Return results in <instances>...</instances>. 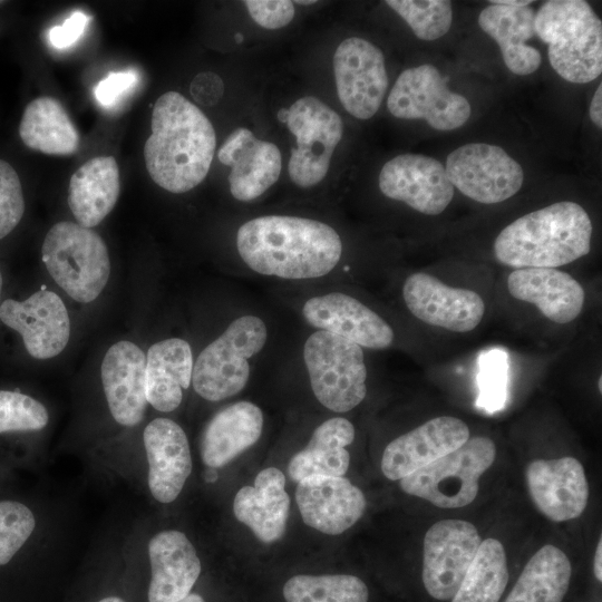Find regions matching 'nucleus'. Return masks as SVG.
Returning <instances> with one entry per match:
<instances>
[{"mask_svg": "<svg viewBox=\"0 0 602 602\" xmlns=\"http://www.w3.org/2000/svg\"><path fill=\"white\" fill-rule=\"evenodd\" d=\"M385 2L421 40L433 41L443 37L453 22V7L448 0H387Z\"/></svg>", "mask_w": 602, "mask_h": 602, "instance_id": "nucleus-36", "label": "nucleus"}, {"mask_svg": "<svg viewBox=\"0 0 602 602\" xmlns=\"http://www.w3.org/2000/svg\"><path fill=\"white\" fill-rule=\"evenodd\" d=\"M25 213L20 178L14 168L0 159V240L19 224Z\"/></svg>", "mask_w": 602, "mask_h": 602, "instance_id": "nucleus-39", "label": "nucleus"}, {"mask_svg": "<svg viewBox=\"0 0 602 602\" xmlns=\"http://www.w3.org/2000/svg\"><path fill=\"white\" fill-rule=\"evenodd\" d=\"M535 11L526 7L491 3L478 16V25L499 46L506 67L515 75L536 71L541 52L527 45L535 35Z\"/></svg>", "mask_w": 602, "mask_h": 602, "instance_id": "nucleus-28", "label": "nucleus"}, {"mask_svg": "<svg viewBox=\"0 0 602 602\" xmlns=\"http://www.w3.org/2000/svg\"><path fill=\"white\" fill-rule=\"evenodd\" d=\"M152 579L148 602H181L196 583L202 565L187 536L176 530L155 534L148 543Z\"/></svg>", "mask_w": 602, "mask_h": 602, "instance_id": "nucleus-24", "label": "nucleus"}, {"mask_svg": "<svg viewBox=\"0 0 602 602\" xmlns=\"http://www.w3.org/2000/svg\"><path fill=\"white\" fill-rule=\"evenodd\" d=\"M390 114L401 119H425L437 130L462 127L470 116V104L449 90L446 79L433 65L405 69L387 99Z\"/></svg>", "mask_w": 602, "mask_h": 602, "instance_id": "nucleus-10", "label": "nucleus"}, {"mask_svg": "<svg viewBox=\"0 0 602 602\" xmlns=\"http://www.w3.org/2000/svg\"><path fill=\"white\" fill-rule=\"evenodd\" d=\"M446 174L462 194L483 204H495L515 195L522 187L521 165L502 147L474 143L453 151L446 159Z\"/></svg>", "mask_w": 602, "mask_h": 602, "instance_id": "nucleus-11", "label": "nucleus"}, {"mask_svg": "<svg viewBox=\"0 0 602 602\" xmlns=\"http://www.w3.org/2000/svg\"><path fill=\"white\" fill-rule=\"evenodd\" d=\"M333 74L343 108L358 119L371 118L388 88L382 51L366 39L347 38L334 51Z\"/></svg>", "mask_w": 602, "mask_h": 602, "instance_id": "nucleus-12", "label": "nucleus"}, {"mask_svg": "<svg viewBox=\"0 0 602 602\" xmlns=\"http://www.w3.org/2000/svg\"><path fill=\"white\" fill-rule=\"evenodd\" d=\"M507 290L516 300L534 304L552 322L575 320L584 304L585 292L571 274L554 268H526L512 271Z\"/></svg>", "mask_w": 602, "mask_h": 602, "instance_id": "nucleus-25", "label": "nucleus"}, {"mask_svg": "<svg viewBox=\"0 0 602 602\" xmlns=\"http://www.w3.org/2000/svg\"><path fill=\"white\" fill-rule=\"evenodd\" d=\"M2 3H3V1H0V4H2Z\"/></svg>", "mask_w": 602, "mask_h": 602, "instance_id": "nucleus-55", "label": "nucleus"}, {"mask_svg": "<svg viewBox=\"0 0 602 602\" xmlns=\"http://www.w3.org/2000/svg\"><path fill=\"white\" fill-rule=\"evenodd\" d=\"M591 237L586 211L575 202H556L504 227L494 242V254L499 263L515 270L556 269L589 254Z\"/></svg>", "mask_w": 602, "mask_h": 602, "instance_id": "nucleus-3", "label": "nucleus"}, {"mask_svg": "<svg viewBox=\"0 0 602 602\" xmlns=\"http://www.w3.org/2000/svg\"><path fill=\"white\" fill-rule=\"evenodd\" d=\"M190 91L196 103L208 107L221 100L224 93V84L219 75L204 71L194 77Z\"/></svg>", "mask_w": 602, "mask_h": 602, "instance_id": "nucleus-44", "label": "nucleus"}, {"mask_svg": "<svg viewBox=\"0 0 602 602\" xmlns=\"http://www.w3.org/2000/svg\"><path fill=\"white\" fill-rule=\"evenodd\" d=\"M219 161L231 167L230 192L241 202L261 196L278 179L282 169L279 147L268 140L258 139L247 128L233 130L217 153Z\"/></svg>", "mask_w": 602, "mask_h": 602, "instance_id": "nucleus-21", "label": "nucleus"}, {"mask_svg": "<svg viewBox=\"0 0 602 602\" xmlns=\"http://www.w3.org/2000/svg\"><path fill=\"white\" fill-rule=\"evenodd\" d=\"M146 358L130 341H118L109 347L101 362V382L109 411L123 426H135L143 420L146 398Z\"/></svg>", "mask_w": 602, "mask_h": 602, "instance_id": "nucleus-23", "label": "nucleus"}, {"mask_svg": "<svg viewBox=\"0 0 602 602\" xmlns=\"http://www.w3.org/2000/svg\"><path fill=\"white\" fill-rule=\"evenodd\" d=\"M469 437L468 426L459 418H433L387 445L381 458V472L390 480H400L457 449Z\"/></svg>", "mask_w": 602, "mask_h": 602, "instance_id": "nucleus-19", "label": "nucleus"}, {"mask_svg": "<svg viewBox=\"0 0 602 602\" xmlns=\"http://www.w3.org/2000/svg\"><path fill=\"white\" fill-rule=\"evenodd\" d=\"M295 502L303 522L329 535L355 525L367 505L363 493L348 478L320 475L298 482Z\"/></svg>", "mask_w": 602, "mask_h": 602, "instance_id": "nucleus-20", "label": "nucleus"}, {"mask_svg": "<svg viewBox=\"0 0 602 602\" xmlns=\"http://www.w3.org/2000/svg\"><path fill=\"white\" fill-rule=\"evenodd\" d=\"M19 135L27 147L47 155L69 156L79 146L76 126L62 104L50 96H40L26 106Z\"/></svg>", "mask_w": 602, "mask_h": 602, "instance_id": "nucleus-32", "label": "nucleus"}, {"mask_svg": "<svg viewBox=\"0 0 602 602\" xmlns=\"http://www.w3.org/2000/svg\"><path fill=\"white\" fill-rule=\"evenodd\" d=\"M599 391L600 392L602 391V378L601 377L599 378Z\"/></svg>", "mask_w": 602, "mask_h": 602, "instance_id": "nucleus-54", "label": "nucleus"}, {"mask_svg": "<svg viewBox=\"0 0 602 602\" xmlns=\"http://www.w3.org/2000/svg\"><path fill=\"white\" fill-rule=\"evenodd\" d=\"M302 315L318 330L340 336L361 348L381 350L394 341V330L380 315L342 292L308 299L302 307Z\"/></svg>", "mask_w": 602, "mask_h": 602, "instance_id": "nucleus-18", "label": "nucleus"}, {"mask_svg": "<svg viewBox=\"0 0 602 602\" xmlns=\"http://www.w3.org/2000/svg\"><path fill=\"white\" fill-rule=\"evenodd\" d=\"M35 526L36 520L28 506L14 501L0 502V565L11 561Z\"/></svg>", "mask_w": 602, "mask_h": 602, "instance_id": "nucleus-38", "label": "nucleus"}, {"mask_svg": "<svg viewBox=\"0 0 602 602\" xmlns=\"http://www.w3.org/2000/svg\"><path fill=\"white\" fill-rule=\"evenodd\" d=\"M181 602H204L203 598L198 595L197 593H190L185 599H183Z\"/></svg>", "mask_w": 602, "mask_h": 602, "instance_id": "nucleus-48", "label": "nucleus"}, {"mask_svg": "<svg viewBox=\"0 0 602 602\" xmlns=\"http://www.w3.org/2000/svg\"><path fill=\"white\" fill-rule=\"evenodd\" d=\"M90 17L81 11L72 12L60 26H54L48 33L49 42L57 49L72 46L82 36Z\"/></svg>", "mask_w": 602, "mask_h": 602, "instance_id": "nucleus-42", "label": "nucleus"}, {"mask_svg": "<svg viewBox=\"0 0 602 602\" xmlns=\"http://www.w3.org/2000/svg\"><path fill=\"white\" fill-rule=\"evenodd\" d=\"M525 476L533 503L548 520H574L586 508L589 484L584 468L576 458L566 456L533 460Z\"/></svg>", "mask_w": 602, "mask_h": 602, "instance_id": "nucleus-17", "label": "nucleus"}, {"mask_svg": "<svg viewBox=\"0 0 602 602\" xmlns=\"http://www.w3.org/2000/svg\"><path fill=\"white\" fill-rule=\"evenodd\" d=\"M590 118L598 128H602V86L600 85L590 105Z\"/></svg>", "mask_w": 602, "mask_h": 602, "instance_id": "nucleus-45", "label": "nucleus"}, {"mask_svg": "<svg viewBox=\"0 0 602 602\" xmlns=\"http://www.w3.org/2000/svg\"><path fill=\"white\" fill-rule=\"evenodd\" d=\"M303 360L312 391L326 408L346 412L365 399L367 368L357 343L318 330L304 343Z\"/></svg>", "mask_w": 602, "mask_h": 602, "instance_id": "nucleus-8", "label": "nucleus"}, {"mask_svg": "<svg viewBox=\"0 0 602 602\" xmlns=\"http://www.w3.org/2000/svg\"><path fill=\"white\" fill-rule=\"evenodd\" d=\"M535 33L548 46L552 68L563 79L585 84L602 72V23L584 0L545 1L535 12Z\"/></svg>", "mask_w": 602, "mask_h": 602, "instance_id": "nucleus-4", "label": "nucleus"}, {"mask_svg": "<svg viewBox=\"0 0 602 602\" xmlns=\"http://www.w3.org/2000/svg\"><path fill=\"white\" fill-rule=\"evenodd\" d=\"M283 596L285 602H368L369 592L355 575L300 574L285 582Z\"/></svg>", "mask_w": 602, "mask_h": 602, "instance_id": "nucleus-35", "label": "nucleus"}, {"mask_svg": "<svg viewBox=\"0 0 602 602\" xmlns=\"http://www.w3.org/2000/svg\"><path fill=\"white\" fill-rule=\"evenodd\" d=\"M193 353L187 341L168 338L154 343L146 358V398L156 410L169 412L192 382Z\"/></svg>", "mask_w": 602, "mask_h": 602, "instance_id": "nucleus-30", "label": "nucleus"}, {"mask_svg": "<svg viewBox=\"0 0 602 602\" xmlns=\"http://www.w3.org/2000/svg\"><path fill=\"white\" fill-rule=\"evenodd\" d=\"M355 439L353 425L343 417H333L320 424L308 443L290 460L288 473L300 482L310 476H343L350 463L347 446Z\"/></svg>", "mask_w": 602, "mask_h": 602, "instance_id": "nucleus-31", "label": "nucleus"}, {"mask_svg": "<svg viewBox=\"0 0 602 602\" xmlns=\"http://www.w3.org/2000/svg\"><path fill=\"white\" fill-rule=\"evenodd\" d=\"M268 330L256 315L233 320L206 346L193 365L192 383L198 396L219 401L239 394L250 377L249 360L264 347Z\"/></svg>", "mask_w": 602, "mask_h": 602, "instance_id": "nucleus-6", "label": "nucleus"}, {"mask_svg": "<svg viewBox=\"0 0 602 602\" xmlns=\"http://www.w3.org/2000/svg\"><path fill=\"white\" fill-rule=\"evenodd\" d=\"M402 298L418 320L452 332L474 330L485 313L484 300L477 292L450 287L424 272L412 273L406 279Z\"/></svg>", "mask_w": 602, "mask_h": 602, "instance_id": "nucleus-14", "label": "nucleus"}, {"mask_svg": "<svg viewBox=\"0 0 602 602\" xmlns=\"http://www.w3.org/2000/svg\"><path fill=\"white\" fill-rule=\"evenodd\" d=\"M41 255L55 282L78 302L96 300L108 282L110 260L104 240L78 223L61 221L52 225Z\"/></svg>", "mask_w": 602, "mask_h": 602, "instance_id": "nucleus-5", "label": "nucleus"}, {"mask_svg": "<svg viewBox=\"0 0 602 602\" xmlns=\"http://www.w3.org/2000/svg\"><path fill=\"white\" fill-rule=\"evenodd\" d=\"M251 18L265 29H280L294 17V4L289 0H246L243 1Z\"/></svg>", "mask_w": 602, "mask_h": 602, "instance_id": "nucleus-40", "label": "nucleus"}, {"mask_svg": "<svg viewBox=\"0 0 602 602\" xmlns=\"http://www.w3.org/2000/svg\"><path fill=\"white\" fill-rule=\"evenodd\" d=\"M98 602H125V601L118 596H106L99 600Z\"/></svg>", "mask_w": 602, "mask_h": 602, "instance_id": "nucleus-49", "label": "nucleus"}, {"mask_svg": "<svg viewBox=\"0 0 602 602\" xmlns=\"http://www.w3.org/2000/svg\"><path fill=\"white\" fill-rule=\"evenodd\" d=\"M379 188L385 196L426 215L444 212L454 196L445 166L420 154H402L388 161L379 174Z\"/></svg>", "mask_w": 602, "mask_h": 602, "instance_id": "nucleus-15", "label": "nucleus"}, {"mask_svg": "<svg viewBox=\"0 0 602 602\" xmlns=\"http://www.w3.org/2000/svg\"><path fill=\"white\" fill-rule=\"evenodd\" d=\"M495 456L491 438L469 437L457 449L401 478L400 487L440 508L464 507L476 498L479 477Z\"/></svg>", "mask_w": 602, "mask_h": 602, "instance_id": "nucleus-7", "label": "nucleus"}, {"mask_svg": "<svg viewBox=\"0 0 602 602\" xmlns=\"http://www.w3.org/2000/svg\"><path fill=\"white\" fill-rule=\"evenodd\" d=\"M317 1H312V0H308V1H303V0H298V1H294L293 3H299V4H303V6H309V4H312V3H315Z\"/></svg>", "mask_w": 602, "mask_h": 602, "instance_id": "nucleus-51", "label": "nucleus"}, {"mask_svg": "<svg viewBox=\"0 0 602 602\" xmlns=\"http://www.w3.org/2000/svg\"><path fill=\"white\" fill-rule=\"evenodd\" d=\"M288 129L295 137L288 172L299 187L318 185L327 175L332 154L342 138L339 114L314 96H304L288 109Z\"/></svg>", "mask_w": 602, "mask_h": 602, "instance_id": "nucleus-9", "label": "nucleus"}, {"mask_svg": "<svg viewBox=\"0 0 602 602\" xmlns=\"http://www.w3.org/2000/svg\"><path fill=\"white\" fill-rule=\"evenodd\" d=\"M138 80V74L134 69L110 72L97 84L94 96L100 106L111 108L137 85Z\"/></svg>", "mask_w": 602, "mask_h": 602, "instance_id": "nucleus-41", "label": "nucleus"}, {"mask_svg": "<svg viewBox=\"0 0 602 602\" xmlns=\"http://www.w3.org/2000/svg\"><path fill=\"white\" fill-rule=\"evenodd\" d=\"M571 575L566 554L546 544L530 559L505 602H562Z\"/></svg>", "mask_w": 602, "mask_h": 602, "instance_id": "nucleus-33", "label": "nucleus"}, {"mask_svg": "<svg viewBox=\"0 0 602 602\" xmlns=\"http://www.w3.org/2000/svg\"><path fill=\"white\" fill-rule=\"evenodd\" d=\"M2 283H3V279H2V273L0 270V297H1Z\"/></svg>", "mask_w": 602, "mask_h": 602, "instance_id": "nucleus-53", "label": "nucleus"}, {"mask_svg": "<svg viewBox=\"0 0 602 602\" xmlns=\"http://www.w3.org/2000/svg\"><path fill=\"white\" fill-rule=\"evenodd\" d=\"M236 249L252 271L288 280L323 276L342 255L341 239L332 226L289 215L245 222L237 230Z\"/></svg>", "mask_w": 602, "mask_h": 602, "instance_id": "nucleus-1", "label": "nucleus"}, {"mask_svg": "<svg viewBox=\"0 0 602 602\" xmlns=\"http://www.w3.org/2000/svg\"><path fill=\"white\" fill-rule=\"evenodd\" d=\"M151 129L144 161L154 183L171 193H185L202 183L216 147L205 114L182 94L167 91L154 105Z\"/></svg>", "mask_w": 602, "mask_h": 602, "instance_id": "nucleus-2", "label": "nucleus"}, {"mask_svg": "<svg viewBox=\"0 0 602 602\" xmlns=\"http://www.w3.org/2000/svg\"><path fill=\"white\" fill-rule=\"evenodd\" d=\"M234 38L237 43H241L243 41V36L241 33H235Z\"/></svg>", "mask_w": 602, "mask_h": 602, "instance_id": "nucleus-52", "label": "nucleus"}, {"mask_svg": "<svg viewBox=\"0 0 602 602\" xmlns=\"http://www.w3.org/2000/svg\"><path fill=\"white\" fill-rule=\"evenodd\" d=\"M284 486L283 473L268 467L256 475L254 486H243L234 497L236 520L251 528L263 543L275 542L285 532L290 497Z\"/></svg>", "mask_w": 602, "mask_h": 602, "instance_id": "nucleus-26", "label": "nucleus"}, {"mask_svg": "<svg viewBox=\"0 0 602 602\" xmlns=\"http://www.w3.org/2000/svg\"><path fill=\"white\" fill-rule=\"evenodd\" d=\"M120 192L119 168L113 156L84 163L70 177L68 205L77 223L91 229L114 208Z\"/></svg>", "mask_w": 602, "mask_h": 602, "instance_id": "nucleus-29", "label": "nucleus"}, {"mask_svg": "<svg viewBox=\"0 0 602 602\" xmlns=\"http://www.w3.org/2000/svg\"><path fill=\"white\" fill-rule=\"evenodd\" d=\"M533 1H526V0H491L489 3L493 4H505V6H514V7H526Z\"/></svg>", "mask_w": 602, "mask_h": 602, "instance_id": "nucleus-47", "label": "nucleus"}, {"mask_svg": "<svg viewBox=\"0 0 602 602\" xmlns=\"http://www.w3.org/2000/svg\"><path fill=\"white\" fill-rule=\"evenodd\" d=\"M287 116H288V110H287L285 108L279 110V113H278V119H279L281 123H285Z\"/></svg>", "mask_w": 602, "mask_h": 602, "instance_id": "nucleus-50", "label": "nucleus"}, {"mask_svg": "<svg viewBox=\"0 0 602 602\" xmlns=\"http://www.w3.org/2000/svg\"><path fill=\"white\" fill-rule=\"evenodd\" d=\"M472 523L441 520L424 538L423 582L426 591L440 601L453 599L480 545Z\"/></svg>", "mask_w": 602, "mask_h": 602, "instance_id": "nucleus-13", "label": "nucleus"}, {"mask_svg": "<svg viewBox=\"0 0 602 602\" xmlns=\"http://www.w3.org/2000/svg\"><path fill=\"white\" fill-rule=\"evenodd\" d=\"M263 412L250 401L234 402L216 412L204 428L200 450L205 465L219 468L254 445L263 429Z\"/></svg>", "mask_w": 602, "mask_h": 602, "instance_id": "nucleus-27", "label": "nucleus"}, {"mask_svg": "<svg viewBox=\"0 0 602 602\" xmlns=\"http://www.w3.org/2000/svg\"><path fill=\"white\" fill-rule=\"evenodd\" d=\"M499 365H487L480 385V406L487 410H496L505 401V375L498 370Z\"/></svg>", "mask_w": 602, "mask_h": 602, "instance_id": "nucleus-43", "label": "nucleus"}, {"mask_svg": "<svg viewBox=\"0 0 602 602\" xmlns=\"http://www.w3.org/2000/svg\"><path fill=\"white\" fill-rule=\"evenodd\" d=\"M0 320L21 336L28 353L36 359L59 355L69 341L68 311L58 294L45 288L23 301L4 300Z\"/></svg>", "mask_w": 602, "mask_h": 602, "instance_id": "nucleus-16", "label": "nucleus"}, {"mask_svg": "<svg viewBox=\"0 0 602 602\" xmlns=\"http://www.w3.org/2000/svg\"><path fill=\"white\" fill-rule=\"evenodd\" d=\"M148 463V487L153 497L164 504L177 498L192 472L187 436L172 419L155 418L144 429Z\"/></svg>", "mask_w": 602, "mask_h": 602, "instance_id": "nucleus-22", "label": "nucleus"}, {"mask_svg": "<svg viewBox=\"0 0 602 602\" xmlns=\"http://www.w3.org/2000/svg\"><path fill=\"white\" fill-rule=\"evenodd\" d=\"M508 582L506 552L496 538L480 542L452 602H498Z\"/></svg>", "mask_w": 602, "mask_h": 602, "instance_id": "nucleus-34", "label": "nucleus"}, {"mask_svg": "<svg viewBox=\"0 0 602 602\" xmlns=\"http://www.w3.org/2000/svg\"><path fill=\"white\" fill-rule=\"evenodd\" d=\"M49 415L35 398L10 390H0V434L31 431L46 427Z\"/></svg>", "mask_w": 602, "mask_h": 602, "instance_id": "nucleus-37", "label": "nucleus"}, {"mask_svg": "<svg viewBox=\"0 0 602 602\" xmlns=\"http://www.w3.org/2000/svg\"><path fill=\"white\" fill-rule=\"evenodd\" d=\"M593 571L595 577L601 582L602 581V541L599 540L595 555H594V563H593Z\"/></svg>", "mask_w": 602, "mask_h": 602, "instance_id": "nucleus-46", "label": "nucleus"}]
</instances>
